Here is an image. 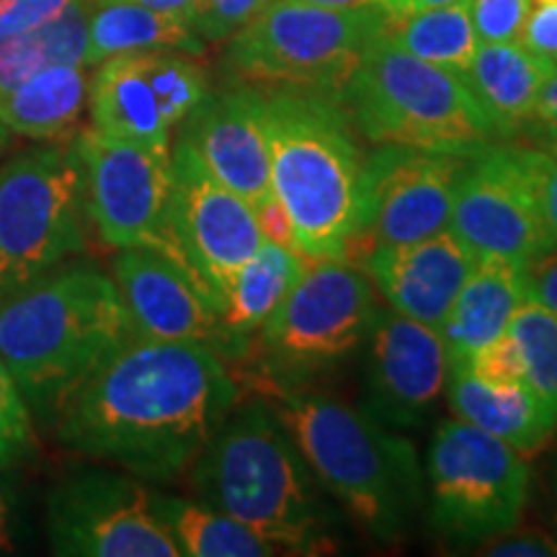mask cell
I'll return each mask as SVG.
<instances>
[{"label": "cell", "mask_w": 557, "mask_h": 557, "mask_svg": "<svg viewBox=\"0 0 557 557\" xmlns=\"http://www.w3.org/2000/svg\"><path fill=\"white\" fill-rule=\"evenodd\" d=\"M238 398V377L212 346L135 336L70 395L52 426L60 447L171 483Z\"/></svg>", "instance_id": "6da1fadb"}, {"label": "cell", "mask_w": 557, "mask_h": 557, "mask_svg": "<svg viewBox=\"0 0 557 557\" xmlns=\"http://www.w3.org/2000/svg\"><path fill=\"white\" fill-rule=\"evenodd\" d=\"M132 338L114 278L90 263H62L0 302V357L45 423Z\"/></svg>", "instance_id": "7a4b0ae2"}, {"label": "cell", "mask_w": 557, "mask_h": 557, "mask_svg": "<svg viewBox=\"0 0 557 557\" xmlns=\"http://www.w3.org/2000/svg\"><path fill=\"white\" fill-rule=\"evenodd\" d=\"M259 387L312 475L354 524L374 542H398L423 500L413 444L333 395L274 380H259Z\"/></svg>", "instance_id": "3957f363"}, {"label": "cell", "mask_w": 557, "mask_h": 557, "mask_svg": "<svg viewBox=\"0 0 557 557\" xmlns=\"http://www.w3.org/2000/svg\"><path fill=\"white\" fill-rule=\"evenodd\" d=\"M201 504L259 529L287 555L329 545L331 517L318 478L263 400L233 408L189 468Z\"/></svg>", "instance_id": "277c9868"}, {"label": "cell", "mask_w": 557, "mask_h": 557, "mask_svg": "<svg viewBox=\"0 0 557 557\" xmlns=\"http://www.w3.org/2000/svg\"><path fill=\"white\" fill-rule=\"evenodd\" d=\"M263 96L271 191L287 209L297 250L312 261L346 259L364 156L344 103L299 90Z\"/></svg>", "instance_id": "5b68a950"}, {"label": "cell", "mask_w": 557, "mask_h": 557, "mask_svg": "<svg viewBox=\"0 0 557 557\" xmlns=\"http://www.w3.org/2000/svg\"><path fill=\"white\" fill-rule=\"evenodd\" d=\"M372 143L451 152L470 158L500 135L462 73L431 65L374 32L341 96Z\"/></svg>", "instance_id": "8992f818"}, {"label": "cell", "mask_w": 557, "mask_h": 557, "mask_svg": "<svg viewBox=\"0 0 557 557\" xmlns=\"http://www.w3.org/2000/svg\"><path fill=\"white\" fill-rule=\"evenodd\" d=\"M380 24L377 3L320 9L297 0H271L230 37L225 70L230 81L261 94L299 90L341 101L367 39Z\"/></svg>", "instance_id": "52a82bcc"}, {"label": "cell", "mask_w": 557, "mask_h": 557, "mask_svg": "<svg viewBox=\"0 0 557 557\" xmlns=\"http://www.w3.org/2000/svg\"><path fill=\"white\" fill-rule=\"evenodd\" d=\"M75 143L34 145L0 163V302L86 250Z\"/></svg>", "instance_id": "ba28073f"}, {"label": "cell", "mask_w": 557, "mask_h": 557, "mask_svg": "<svg viewBox=\"0 0 557 557\" xmlns=\"http://www.w3.org/2000/svg\"><path fill=\"white\" fill-rule=\"evenodd\" d=\"M426 472L431 527L462 545H483L513 529L527 506L524 455L462 418L436 429Z\"/></svg>", "instance_id": "9c48e42d"}, {"label": "cell", "mask_w": 557, "mask_h": 557, "mask_svg": "<svg viewBox=\"0 0 557 557\" xmlns=\"http://www.w3.org/2000/svg\"><path fill=\"white\" fill-rule=\"evenodd\" d=\"M374 310L367 274L346 259H310L261 325V380L289 382L336 364L367 341Z\"/></svg>", "instance_id": "30bf717a"}, {"label": "cell", "mask_w": 557, "mask_h": 557, "mask_svg": "<svg viewBox=\"0 0 557 557\" xmlns=\"http://www.w3.org/2000/svg\"><path fill=\"white\" fill-rule=\"evenodd\" d=\"M547 165L549 150L506 143L465 158L449 227L478 256H498L521 267L557 248L542 205Z\"/></svg>", "instance_id": "8fae6325"}, {"label": "cell", "mask_w": 557, "mask_h": 557, "mask_svg": "<svg viewBox=\"0 0 557 557\" xmlns=\"http://www.w3.org/2000/svg\"><path fill=\"white\" fill-rule=\"evenodd\" d=\"M83 165L86 214L109 248H156L171 256V148L83 129L73 137Z\"/></svg>", "instance_id": "7c38bea8"}, {"label": "cell", "mask_w": 557, "mask_h": 557, "mask_svg": "<svg viewBox=\"0 0 557 557\" xmlns=\"http://www.w3.org/2000/svg\"><path fill=\"white\" fill-rule=\"evenodd\" d=\"M47 537L65 557H178L160 519L156 493L139 478L81 470L54 483L47 498Z\"/></svg>", "instance_id": "4fadbf2b"}, {"label": "cell", "mask_w": 557, "mask_h": 557, "mask_svg": "<svg viewBox=\"0 0 557 557\" xmlns=\"http://www.w3.org/2000/svg\"><path fill=\"white\" fill-rule=\"evenodd\" d=\"M465 158L382 143L361 163L357 222L346 259L364 261L374 248L429 238L447 230Z\"/></svg>", "instance_id": "5bb4252c"}, {"label": "cell", "mask_w": 557, "mask_h": 557, "mask_svg": "<svg viewBox=\"0 0 557 557\" xmlns=\"http://www.w3.org/2000/svg\"><path fill=\"white\" fill-rule=\"evenodd\" d=\"M171 176L173 259L205 284L220 308L238 271L261 248L259 220L253 207L220 184L181 137L171 150Z\"/></svg>", "instance_id": "9a60e30c"}, {"label": "cell", "mask_w": 557, "mask_h": 557, "mask_svg": "<svg viewBox=\"0 0 557 557\" xmlns=\"http://www.w3.org/2000/svg\"><path fill=\"white\" fill-rule=\"evenodd\" d=\"M99 65L88 86L90 127L129 143L171 148V135L209 90L186 52H124Z\"/></svg>", "instance_id": "2e32d148"}, {"label": "cell", "mask_w": 557, "mask_h": 557, "mask_svg": "<svg viewBox=\"0 0 557 557\" xmlns=\"http://www.w3.org/2000/svg\"><path fill=\"white\" fill-rule=\"evenodd\" d=\"M367 341L364 410L387 429L421 426L449 374L438 331L389 308L374 310Z\"/></svg>", "instance_id": "e0dca14e"}, {"label": "cell", "mask_w": 557, "mask_h": 557, "mask_svg": "<svg viewBox=\"0 0 557 557\" xmlns=\"http://www.w3.org/2000/svg\"><path fill=\"white\" fill-rule=\"evenodd\" d=\"M111 269L135 336L197 341L230 359L218 302L184 263L156 248H120Z\"/></svg>", "instance_id": "ac0fdd59"}, {"label": "cell", "mask_w": 557, "mask_h": 557, "mask_svg": "<svg viewBox=\"0 0 557 557\" xmlns=\"http://www.w3.org/2000/svg\"><path fill=\"white\" fill-rule=\"evenodd\" d=\"M263 107L267 96L261 90L233 83L222 90H207L178 127V137L197 152L207 171L250 207L271 197Z\"/></svg>", "instance_id": "d6986e66"}, {"label": "cell", "mask_w": 557, "mask_h": 557, "mask_svg": "<svg viewBox=\"0 0 557 557\" xmlns=\"http://www.w3.org/2000/svg\"><path fill=\"white\" fill-rule=\"evenodd\" d=\"M475 261V250L447 227L421 240L374 248L361 263L389 308L438 331Z\"/></svg>", "instance_id": "ffe728a7"}, {"label": "cell", "mask_w": 557, "mask_h": 557, "mask_svg": "<svg viewBox=\"0 0 557 557\" xmlns=\"http://www.w3.org/2000/svg\"><path fill=\"white\" fill-rule=\"evenodd\" d=\"M527 299L524 267L498 256H478L470 276L438 325L449 367L504 336L513 312Z\"/></svg>", "instance_id": "44dd1931"}, {"label": "cell", "mask_w": 557, "mask_h": 557, "mask_svg": "<svg viewBox=\"0 0 557 557\" xmlns=\"http://www.w3.org/2000/svg\"><path fill=\"white\" fill-rule=\"evenodd\" d=\"M449 408L457 418L504 438L521 455H534L557 429L555 410L527 382H485L468 367H449Z\"/></svg>", "instance_id": "7402d4cb"}, {"label": "cell", "mask_w": 557, "mask_h": 557, "mask_svg": "<svg viewBox=\"0 0 557 557\" xmlns=\"http://www.w3.org/2000/svg\"><path fill=\"white\" fill-rule=\"evenodd\" d=\"M555 65L529 52L521 41H480L462 78L496 124L500 139H506L527 132L542 83Z\"/></svg>", "instance_id": "603a6c76"}, {"label": "cell", "mask_w": 557, "mask_h": 557, "mask_svg": "<svg viewBox=\"0 0 557 557\" xmlns=\"http://www.w3.org/2000/svg\"><path fill=\"white\" fill-rule=\"evenodd\" d=\"M308 263L310 259L299 250L271 240H263L261 248L250 256L220 305L230 359L246 357L250 351V336L261 331V325L267 323L292 284L302 276Z\"/></svg>", "instance_id": "cb8c5ba5"}, {"label": "cell", "mask_w": 557, "mask_h": 557, "mask_svg": "<svg viewBox=\"0 0 557 557\" xmlns=\"http://www.w3.org/2000/svg\"><path fill=\"white\" fill-rule=\"evenodd\" d=\"M88 101L86 65H50L0 96V124L29 139L70 137Z\"/></svg>", "instance_id": "d4e9b609"}, {"label": "cell", "mask_w": 557, "mask_h": 557, "mask_svg": "<svg viewBox=\"0 0 557 557\" xmlns=\"http://www.w3.org/2000/svg\"><path fill=\"white\" fill-rule=\"evenodd\" d=\"M143 50L201 54L205 39L191 29L189 18L152 11L135 0H99L90 5L88 65H99L114 54Z\"/></svg>", "instance_id": "484cf974"}, {"label": "cell", "mask_w": 557, "mask_h": 557, "mask_svg": "<svg viewBox=\"0 0 557 557\" xmlns=\"http://www.w3.org/2000/svg\"><path fill=\"white\" fill-rule=\"evenodd\" d=\"M156 508L165 527L171 529L181 555L191 557H269L284 555V549L261 534L259 529L243 524L225 511L197 504V500L160 496Z\"/></svg>", "instance_id": "4316f807"}, {"label": "cell", "mask_w": 557, "mask_h": 557, "mask_svg": "<svg viewBox=\"0 0 557 557\" xmlns=\"http://www.w3.org/2000/svg\"><path fill=\"white\" fill-rule=\"evenodd\" d=\"M377 32L413 58L455 70V73H465L470 67L480 45L470 16V0L416 11L400 18H389L382 13Z\"/></svg>", "instance_id": "83f0119b"}, {"label": "cell", "mask_w": 557, "mask_h": 557, "mask_svg": "<svg viewBox=\"0 0 557 557\" xmlns=\"http://www.w3.org/2000/svg\"><path fill=\"white\" fill-rule=\"evenodd\" d=\"M90 3L73 0L60 16L0 47V96L50 65L88 67Z\"/></svg>", "instance_id": "f1b7e54d"}, {"label": "cell", "mask_w": 557, "mask_h": 557, "mask_svg": "<svg viewBox=\"0 0 557 557\" xmlns=\"http://www.w3.org/2000/svg\"><path fill=\"white\" fill-rule=\"evenodd\" d=\"M506 333L519 346L527 385L557 416V312L524 299L513 312Z\"/></svg>", "instance_id": "f546056e"}, {"label": "cell", "mask_w": 557, "mask_h": 557, "mask_svg": "<svg viewBox=\"0 0 557 557\" xmlns=\"http://www.w3.org/2000/svg\"><path fill=\"white\" fill-rule=\"evenodd\" d=\"M34 447V413L0 357V470H11Z\"/></svg>", "instance_id": "4dcf8cb0"}, {"label": "cell", "mask_w": 557, "mask_h": 557, "mask_svg": "<svg viewBox=\"0 0 557 557\" xmlns=\"http://www.w3.org/2000/svg\"><path fill=\"white\" fill-rule=\"evenodd\" d=\"M269 3L271 0H199L191 13V29L205 41L230 39Z\"/></svg>", "instance_id": "1f68e13d"}, {"label": "cell", "mask_w": 557, "mask_h": 557, "mask_svg": "<svg viewBox=\"0 0 557 557\" xmlns=\"http://www.w3.org/2000/svg\"><path fill=\"white\" fill-rule=\"evenodd\" d=\"M534 0H470L478 41H519Z\"/></svg>", "instance_id": "d6a6232c"}, {"label": "cell", "mask_w": 557, "mask_h": 557, "mask_svg": "<svg viewBox=\"0 0 557 557\" xmlns=\"http://www.w3.org/2000/svg\"><path fill=\"white\" fill-rule=\"evenodd\" d=\"M462 367H468L475 377L485 382H527L519 346L508 333L472 354Z\"/></svg>", "instance_id": "836d02e7"}, {"label": "cell", "mask_w": 557, "mask_h": 557, "mask_svg": "<svg viewBox=\"0 0 557 557\" xmlns=\"http://www.w3.org/2000/svg\"><path fill=\"white\" fill-rule=\"evenodd\" d=\"M73 0H0V47L47 24Z\"/></svg>", "instance_id": "e575fe53"}, {"label": "cell", "mask_w": 557, "mask_h": 557, "mask_svg": "<svg viewBox=\"0 0 557 557\" xmlns=\"http://www.w3.org/2000/svg\"><path fill=\"white\" fill-rule=\"evenodd\" d=\"M519 41L529 52L557 62V5L534 3V9L529 11L524 21Z\"/></svg>", "instance_id": "d590c367"}, {"label": "cell", "mask_w": 557, "mask_h": 557, "mask_svg": "<svg viewBox=\"0 0 557 557\" xmlns=\"http://www.w3.org/2000/svg\"><path fill=\"white\" fill-rule=\"evenodd\" d=\"M483 555L496 557H557V540L540 532H508L485 540Z\"/></svg>", "instance_id": "8d00e7d4"}, {"label": "cell", "mask_w": 557, "mask_h": 557, "mask_svg": "<svg viewBox=\"0 0 557 557\" xmlns=\"http://www.w3.org/2000/svg\"><path fill=\"white\" fill-rule=\"evenodd\" d=\"M524 292L527 299L545 305L557 312V250L537 256L524 263Z\"/></svg>", "instance_id": "74e56055"}, {"label": "cell", "mask_w": 557, "mask_h": 557, "mask_svg": "<svg viewBox=\"0 0 557 557\" xmlns=\"http://www.w3.org/2000/svg\"><path fill=\"white\" fill-rule=\"evenodd\" d=\"M527 132H532L534 139L547 145L549 152H557V65L542 83L537 107H534V116Z\"/></svg>", "instance_id": "f35d334b"}, {"label": "cell", "mask_w": 557, "mask_h": 557, "mask_svg": "<svg viewBox=\"0 0 557 557\" xmlns=\"http://www.w3.org/2000/svg\"><path fill=\"white\" fill-rule=\"evenodd\" d=\"M253 212H256V220H259L263 240L278 243V246L297 250L295 227H292L287 209H284L282 201L274 197V191H271V197L267 201H261L259 207H253Z\"/></svg>", "instance_id": "ab89813d"}, {"label": "cell", "mask_w": 557, "mask_h": 557, "mask_svg": "<svg viewBox=\"0 0 557 557\" xmlns=\"http://www.w3.org/2000/svg\"><path fill=\"white\" fill-rule=\"evenodd\" d=\"M16 478L9 470H0V555H9L16 549Z\"/></svg>", "instance_id": "60d3db41"}, {"label": "cell", "mask_w": 557, "mask_h": 557, "mask_svg": "<svg viewBox=\"0 0 557 557\" xmlns=\"http://www.w3.org/2000/svg\"><path fill=\"white\" fill-rule=\"evenodd\" d=\"M542 205H545L547 230L557 246V152H549V165L545 176V191H542Z\"/></svg>", "instance_id": "b9f144b4"}, {"label": "cell", "mask_w": 557, "mask_h": 557, "mask_svg": "<svg viewBox=\"0 0 557 557\" xmlns=\"http://www.w3.org/2000/svg\"><path fill=\"white\" fill-rule=\"evenodd\" d=\"M380 5L382 13L389 18L408 16V13L426 11V9H438V5H451L459 3V0H374Z\"/></svg>", "instance_id": "7bdbcfd3"}, {"label": "cell", "mask_w": 557, "mask_h": 557, "mask_svg": "<svg viewBox=\"0 0 557 557\" xmlns=\"http://www.w3.org/2000/svg\"><path fill=\"white\" fill-rule=\"evenodd\" d=\"M139 5H148L152 11H163V13H176V16L189 18L191 24V13L197 9L199 0H135Z\"/></svg>", "instance_id": "ee69618b"}, {"label": "cell", "mask_w": 557, "mask_h": 557, "mask_svg": "<svg viewBox=\"0 0 557 557\" xmlns=\"http://www.w3.org/2000/svg\"><path fill=\"white\" fill-rule=\"evenodd\" d=\"M297 3L320 5V9H359V5H369L374 0H297Z\"/></svg>", "instance_id": "f6af8a7d"}, {"label": "cell", "mask_w": 557, "mask_h": 557, "mask_svg": "<svg viewBox=\"0 0 557 557\" xmlns=\"http://www.w3.org/2000/svg\"><path fill=\"white\" fill-rule=\"evenodd\" d=\"M9 145H11V129L5 127V124H0V156L9 150Z\"/></svg>", "instance_id": "bcb514c9"}, {"label": "cell", "mask_w": 557, "mask_h": 557, "mask_svg": "<svg viewBox=\"0 0 557 557\" xmlns=\"http://www.w3.org/2000/svg\"><path fill=\"white\" fill-rule=\"evenodd\" d=\"M553 524H555V534H557V470L553 478Z\"/></svg>", "instance_id": "7dc6e473"}, {"label": "cell", "mask_w": 557, "mask_h": 557, "mask_svg": "<svg viewBox=\"0 0 557 557\" xmlns=\"http://www.w3.org/2000/svg\"><path fill=\"white\" fill-rule=\"evenodd\" d=\"M534 3H549V5H557V0H534Z\"/></svg>", "instance_id": "c3c4849f"}]
</instances>
